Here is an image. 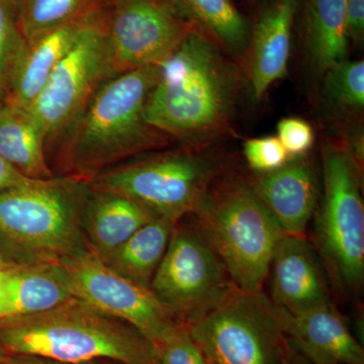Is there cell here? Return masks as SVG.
<instances>
[{"instance_id": "cell-16", "label": "cell", "mask_w": 364, "mask_h": 364, "mask_svg": "<svg viewBox=\"0 0 364 364\" xmlns=\"http://www.w3.org/2000/svg\"><path fill=\"white\" fill-rule=\"evenodd\" d=\"M299 4L301 0H270L251 28L249 83L254 102H259L275 81L287 75Z\"/></svg>"}, {"instance_id": "cell-5", "label": "cell", "mask_w": 364, "mask_h": 364, "mask_svg": "<svg viewBox=\"0 0 364 364\" xmlns=\"http://www.w3.org/2000/svg\"><path fill=\"white\" fill-rule=\"evenodd\" d=\"M193 215L235 286L262 291L273 251L286 233L256 195L250 181L236 173L220 172Z\"/></svg>"}, {"instance_id": "cell-8", "label": "cell", "mask_w": 364, "mask_h": 364, "mask_svg": "<svg viewBox=\"0 0 364 364\" xmlns=\"http://www.w3.org/2000/svg\"><path fill=\"white\" fill-rule=\"evenodd\" d=\"M186 328L210 364H282L289 348L279 309L262 291L235 286Z\"/></svg>"}, {"instance_id": "cell-3", "label": "cell", "mask_w": 364, "mask_h": 364, "mask_svg": "<svg viewBox=\"0 0 364 364\" xmlns=\"http://www.w3.org/2000/svg\"><path fill=\"white\" fill-rule=\"evenodd\" d=\"M0 352L61 363L159 364L156 347L142 332L77 298L0 321Z\"/></svg>"}, {"instance_id": "cell-30", "label": "cell", "mask_w": 364, "mask_h": 364, "mask_svg": "<svg viewBox=\"0 0 364 364\" xmlns=\"http://www.w3.org/2000/svg\"><path fill=\"white\" fill-rule=\"evenodd\" d=\"M347 37L360 44L364 38V0H346Z\"/></svg>"}, {"instance_id": "cell-15", "label": "cell", "mask_w": 364, "mask_h": 364, "mask_svg": "<svg viewBox=\"0 0 364 364\" xmlns=\"http://www.w3.org/2000/svg\"><path fill=\"white\" fill-rule=\"evenodd\" d=\"M275 221L289 235H305L318 200L317 171L304 157L293 158L274 171L250 181Z\"/></svg>"}, {"instance_id": "cell-1", "label": "cell", "mask_w": 364, "mask_h": 364, "mask_svg": "<svg viewBox=\"0 0 364 364\" xmlns=\"http://www.w3.org/2000/svg\"><path fill=\"white\" fill-rule=\"evenodd\" d=\"M217 43L191 28L168 58L146 105L153 128L191 147L207 145L231 129L240 76Z\"/></svg>"}, {"instance_id": "cell-4", "label": "cell", "mask_w": 364, "mask_h": 364, "mask_svg": "<svg viewBox=\"0 0 364 364\" xmlns=\"http://www.w3.org/2000/svg\"><path fill=\"white\" fill-rule=\"evenodd\" d=\"M92 186L72 176L0 193V253L11 265L61 263L90 247L83 212Z\"/></svg>"}, {"instance_id": "cell-32", "label": "cell", "mask_w": 364, "mask_h": 364, "mask_svg": "<svg viewBox=\"0 0 364 364\" xmlns=\"http://www.w3.org/2000/svg\"><path fill=\"white\" fill-rule=\"evenodd\" d=\"M0 361L4 364H122L112 360H90L83 363H61L50 359L35 358V356L11 355L0 352Z\"/></svg>"}, {"instance_id": "cell-41", "label": "cell", "mask_w": 364, "mask_h": 364, "mask_svg": "<svg viewBox=\"0 0 364 364\" xmlns=\"http://www.w3.org/2000/svg\"><path fill=\"white\" fill-rule=\"evenodd\" d=\"M334 364H337V363H334Z\"/></svg>"}, {"instance_id": "cell-19", "label": "cell", "mask_w": 364, "mask_h": 364, "mask_svg": "<svg viewBox=\"0 0 364 364\" xmlns=\"http://www.w3.org/2000/svg\"><path fill=\"white\" fill-rule=\"evenodd\" d=\"M301 38L311 70L322 77L348 59L346 0H301Z\"/></svg>"}, {"instance_id": "cell-12", "label": "cell", "mask_w": 364, "mask_h": 364, "mask_svg": "<svg viewBox=\"0 0 364 364\" xmlns=\"http://www.w3.org/2000/svg\"><path fill=\"white\" fill-rule=\"evenodd\" d=\"M60 264L65 268L75 298L133 325L153 343L176 324L150 289L117 273L90 247Z\"/></svg>"}, {"instance_id": "cell-6", "label": "cell", "mask_w": 364, "mask_h": 364, "mask_svg": "<svg viewBox=\"0 0 364 364\" xmlns=\"http://www.w3.org/2000/svg\"><path fill=\"white\" fill-rule=\"evenodd\" d=\"M221 171L213 155L188 146L112 167L90 182L93 188L127 196L157 217L179 222L195 213Z\"/></svg>"}, {"instance_id": "cell-34", "label": "cell", "mask_w": 364, "mask_h": 364, "mask_svg": "<svg viewBox=\"0 0 364 364\" xmlns=\"http://www.w3.org/2000/svg\"><path fill=\"white\" fill-rule=\"evenodd\" d=\"M296 352L294 351L291 347L289 346L284 358H282V364H299L298 359H296Z\"/></svg>"}, {"instance_id": "cell-24", "label": "cell", "mask_w": 364, "mask_h": 364, "mask_svg": "<svg viewBox=\"0 0 364 364\" xmlns=\"http://www.w3.org/2000/svg\"><path fill=\"white\" fill-rule=\"evenodd\" d=\"M112 0H21L18 20L26 40L53 28L86 20Z\"/></svg>"}, {"instance_id": "cell-18", "label": "cell", "mask_w": 364, "mask_h": 364, "mask_svg": "<svg viewBox=\"0 0 364 364\" xmlns=\"http://www.w3.org/2000/svg\"><path fill=\"white\" fill-rule=\"evenodd\" d=\"M155 218L156 215L127 196L92 188L83 212V232L90 247L104 256Z\"/></svg>"}, {"instance_id": "cell-22", "label": "cell", "mask_w": 364, "mask_h": 364, "mask_svg": "<svg viewBox=\"0 0 364 364\" xmlns=\"http://www.w3.org/2000/svg\"><path fill=\"white\" fill-rule=\"evenodd\" d=\"M176 224L167 218H155L121 246L100 257L119 274L150 289Z\"/></svg>"}, {"instance_id": "cell-27", "label": "cell", "mask_w": 364, "mask_h": 364, "mask_svg": "<svg viewBox=\"0 0 364 364\" xmlns=\"http://www.w3.org/2000/svg\"><path fill=\"white\" fill-rule=\"evenodd\" d=\"M154 345L159 364H208L186 326L174 324Z\"/></svg>"}, {"instance_id": "cell-9", "label": "cell", "mask_w": 364, "mask_h": 364, "mask_svg": "<svg viewBox=\"0 0 364 364\" xmlns=\"http://www.w3.org/2000/svg\"><path fill=\"white\" fill-rule=\"evenodd\" d=\"M235 287L224 262L198 226L177 222L150 289L170 318L188 327Z\"/></svg>"}, {"instance_id": "cell-26", "label": "cell", "mask_w": 364, "mask_h": 364, "mask_svg": "<svg viewBox=\"0 0 364 364\" xmlns=\"http://www.w3.org/2000/svg\"><path fill=\"white\" fill-rule=\"evenodd\" d=\"M26 39L18 20V4L0 0V102L6 100L7 86L25 46Z\"/></svg>"}, {"instance_id": "cell-2", "label": "cell", "mask_w": 364, "mask_h": 364, "mask_svg": "<svg viewBox=\"0 0 364 364\" xmlns=\"http://www.w3.org/2000/svg\"><path fill=\"white\" fill-rule=\"evenodd\" d=\"M158 66L141 67L107 79L55 146L63 176L95 178L117 162L163 147L169 136L145 117Z\"/></svg>"}, {"instance_id": "cell-28", "label": "cell", "mask_w": 364, "mask_h": 364, "mask_svg": "<svg viewBox=\"0 0 364 364\" xmlns=\"http://www.w3.org/2000/svg\"><path fill=\"white\" fill-rule=\"evenodd\" d=\"M244 156L258 174L274 171L291 159L277 136L250 139L243 146Z\"/></svg>"}, {"instance_id": "cell-14", "label": "cell", "mask_w": 364, "mask_h": 364, "mask_svg": "<svg viewBox=\"0 0 364 364\" xmlns=\"http://www.w3.org/2000/svg\"><path fill=\"white\" fill-rule=\"evenodd\" d=\"M279 311L287 344L311 363L364 364L363 347L332 301L296 315Z\"/></svg>"}, {"instance_id": "cell-33", "label": "cell", "mask_w": 364, "mask_h": 364, "mask_svg": "<svg viewBox=\"0 0 364 364\" xmlns=\"http://www.w3.org/2000/svg\"><path fill=\"white\" fill-rule=\"evenodd\" d=\"M9 268L4 270V272H0V321L4 320L6 317V279L7 272H9Z\"/></svg>"}, {"instance_id": "cell-31", "label": "cell", "mask_w": 364, "mask_h": 364, "mask_svg": "<svg viewBox=\"0 0 364 364\" xmlns=\"http://www.w3.org/2000/svg\"><path fill=\"white\" fill-rule=\"evenodd\" d=\"M38 181L28 178L21 174L18 169L14 168L6 159L0 155V193L9 189L23 188Z\"/></svg>"}, {"instance_id": "cell-13", "label": "cell", "mask_w": 364, "mask_h": 364, "mask_svg": "<svg viewBox=\"0 0 364 364\" xmlns=\"http://www.w3.org/2000/svg\"><path fill=\"white\" fill-rule=\"evenodd\" d=\"M270 301L291 315L331 301L327 279L305 235L284 234L273 251Z\"/></svg>"}, {"instance_id": "cell-20", "label": "cell", "mask_w": 364, "mask_h": 364, "mask_svg": "<svg viewBox=\"0 0 364 364\" xmlns=\"http://www.w3.org/2000/svg\"><path fill=\"white\" fill-rule=\"evenodd\" d=\"M6 294V318L46 312L75 298L60 263L14 265L7 272Z\"/></svg>"}, {"instance_id": "cell-25", "label": "cell", "mask_w": 364, "mask_h": 364, "mask_svg": "<svg viewBox=\"0 0 364 364\" xmlns=\"http://www.w3.org/2000/svg\"><path fill=\"white\" fill-rule=\"evenodd\" d=\"M323 98L339 114L363 112L364 107V62L345 60L323 74Z\"/></svg>"}, {"instance_id": "cell-17", "label": "cell", "mask_w": 364, "mask_h": 364, "mask_svg": "<svg viewBox=\"0 0 364 364\" xmlns=\"http://www.w3.org/2000/svg\"><path fill=\"white\" fill-rule=\"evenodd\" d=\"M95 16L26 40L9 79L4 104L30 109L52 72L70 51L83 28Z\"/></svg>"}, {"instance_id": "cell-7", "label": "cell", "mask_w": 364, "mask_h": 364, "mask_svg": "<svg viewBox=\"0 0 364 364\" xmlns=\"http://www.w3.org/2000/svg\"><path fill=\"white\" fill-rule=\"evenodd\" d=\"M315 213L316 245L332 279L343 289H358L364 279L360 167L344 146L323 148V196Z\"/></svg>"}, {"instance_id": "cell-38", "label": "cell", "mask_w": 364, "mask_h": 364, "mask_svg": "<svg viewBox=\"0 0 364 364\" xmlns=\"http://www.w3.org/2000/svg\"><path fill=\"white\" fill-rule=\"evenodd\" d=\"M258 1H262V0H258Z\"/></svg>"}, {"instance_id": "cell-35", "label": "cell", "mask_w": 364, "mask_h": 364, "mask_svg": "<svg viewBox=\"0 0 364 364\" xmlns=\"http://www.w3.org/2000/svg\"><path fill=\"white\" fill-rule=\"evenodd\" d=\"M11 267H14V265H11V263L6 259V257L0 253V272H4V270Z\"/></svg>"}, {"instance_id": "cell-11", "label": "cell", "mask_w": 364, "mask_h": 364, "mask_svg": "<svg viewBox=\"0 0 364 364\" xmlns=\"http://www.w3.org/2000/svg\"><path fill=\"white\" fill-rule=\"evenodd\" d=\"M191 28L167 0H112L107 36L112 71L159 65Z\"/></svg>"}, {"instance_id": "cell-36", "label": "cell", "mask_w": 364, "mask_h": 364, "mask_svg": "<svg viewBox=\"0 0 364 364\" xmlns=\"http://www.w3.org/2000/svg\"><path fill=\"white\" fill-rule=\"evenodd\" d=\"M13 1H16V4H20L21 0H13Z\"/></svg>"}, {"instance_id": "cell-29", "label": "cell", "mask_w": 364, "mask_h": 364, "mask_svg": "<svg viewBox=\"0 0 364 364\" xmlns=\"http://www.w3.org/2000/svg\"><path fill=\"white\" fill-rule=\"evenodd\" d=\"M280 143L293 158L303 157L313 147L315 135L312 127L299 117L282 119L277 124Z\"/></svg>"}, {"instance_id": "cell-21", "label": "cell", "mask_w": 364, "mask_h": 364, "mask_svg": "<svg viewBox=\"0 0 364 364\" xmlns=\"http://www.w3.org/2000/svg\"><path fill=\"white\" fill-rule=\"evenodd\" d=\"M0 155L28 178L56 176L48 163L44 132L30 109L0 107Z\"/></svg>"}, {"instance_id": "cell-39", "label": "cell", "mask_w": 364, "mask_h": 364, "mask_svg": "<svg viewBox=\"0 0 364 364\" xmlns=\"http://www.w3.org/2000/svg\"><path fill=\"white\" fill-rule=\"evenodd\" d=\"M0 364H4V363H2L1 361H0Z\"/></svg>"}, {"instance_id": "cell-10", "label": "cell", "mask_w": 364, "mask_h": 364, "mask_svg": "<svg viewBox=\"0 0 364 364\" xmlns=\"http://www.w3.org/2000/svg\"><path fill=\"white\" fill-rule=\"evenodd\" d=\"M109 6L88 21L28 109L44 132L47 152L55 148L102 83L116 75L107 44Z\"/></svg>"}, {"instance_id": "cell-37", "label": "cell", "mask_w": 364, "mask_h": 364, "mask_svg": "<svg viewBox=\"0 0 364 364\" xmlns=\"http://www.w3.org/2000/svg\"><path fill=\"white\" fill-rule=\"evenodd\" d=\"M1 105H2V102H0V107H1Z\"/></svg>"}, {"instance_id": "cell-23", "label": "cell", "mask_w": 364, "mask_h": 364, "mask_svg": "<svg viewBox=\"0 0 364 364\" xmlns=\"http://www.w3.org/2000/svg\"><path fill=\"white\" fill-rule=\"evenodd\" d=\"M191 28L217 43L225 52L240 56L248 49L251 26L232 0H167Z\"/></svg>"}, {"instance_id": "cell-40", "label": "cell", "mask_w": 364, "mask_h": 364, "mask_svg": "<svg viewBox=\"0 0 364 364\" xmlns=\"http://www.w3.org/2000/svg\"><path fill=\"white\" fill-rule=\"evenodd\" d=\"M208 364H210V363H208Z\"/></svg>"}]
</instances>
